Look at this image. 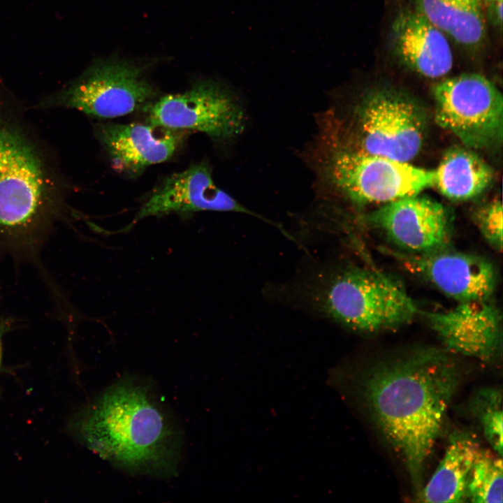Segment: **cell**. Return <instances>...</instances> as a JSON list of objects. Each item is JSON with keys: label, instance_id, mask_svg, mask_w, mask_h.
Returning a JSON list of instances; mask_svg holds the SVG:
<instances>
[{"label": "cell", "instance_id": "6da1fadb", "mask_svg": "<svg viewBox=\"0 0 503 503\" xmlns=\"http://www.w3.org/2000/svg\"><path fill=\"white\" fill-rule=\"evenodd\" d=\"M460 381L447 351L420 349L367 372L364 398L379 430L402 459L416 492Z\"/></svg>", "mask_w": 503, "mask_h": 503}, {"label": "cell", "instance_id": "7a4b0ae2", "mask_svg": "<svg viewBox=\"0 0 503 503\" xmlns=\"http://www.w3.org/2000/svg\"><path fill=\"white\" fill-rule=\"evenodd\" d=\"M68 192L54 152L0 75V248L34 255L69 214Z\"/></svg>", "mask_w": 503, "mask_h": 503}, {"label": "cell", "instance_id": "3957f363", "mask_svg": "<svg viewBox=\"0 0 503 503\" xmlns=\"http://www.w3.org/2000/svg\"><path fill=\"white\" fill-rule=\"evenodd\" d=\"M74 427L87 448L124 472L159 478L177 473L182 432L150 381H117L83 409Z\"/></svg>", "mask_w": 503, "mask_h": 503}, {"label": "cell", "instance_id": "277c9868", "mask_svg": "<svg viewBox=\"0 0 503 503\" xmlns=\"http://www.w3.org/2000/svg\"><path fill=\"white\" fill-rule=\"evenodd\" d=\"M314 296L319 309L328 317L361 333L399 328L419 316L421 312L398 281L359 266L329 274Z\"/></svg>", "mask_w": 503, "mask_h": 503}, {"label": "cell", "instance_id": "5b68a950", "mask_svg": "<svg viewBox=\"0 0 503 503\" xmlns=\"http://www.w3.org/2000/svg\"><path fill=\"white\" fill-rule=\"evenodd\" d=\"M318 175L326 187L356 204H386L432 186L433 170L364 152L319 136Z\"/></svg>", "mask_w": 503, "mask_h": 503}, {"label": "cell", "instance_id": "8992f818", "mask_svg": "<svg viewBox=\"0 0 503 503\" xmlns=\"http://www.w3.org/2000/svg\"><path fill=\"white\" fill-rule=\"evenodd\" d=\"M156 96L138 66L123 61H97L75 79L43 97L37 109L75 110L110 119L147 108Z\"/></svg>", "mask_w": 503, "mask_h": 503}, {"label": "cell", "instance_id": "52a82bcc", "mask_svg": "<svg viewBox=\"0 0 503 503\" xmlns=\"http://www.w3.org/2000/svg\"><path fill=\"white\" fill-rule=\"evenodd\" d=\"M435 119L467 147L491 148L501 144L503 98L490 80L478 73H462L432 87Z\"/></svg>", "mask_w": 503, "mask_h": 503}, {"label": "cell", "instance_id": "ba28073f", "mask_svg": "<svg viewBox=\"0 0 503 503\" xmlns=\"http://www.w3.org/2000/svg\"><path fill=\"white\" fill-rule=\"evenodd\" d=\"M357 106L356 149L407 163L418 155L427 131L425 112L418 101L397 89L379 87L367 92Z\"/></svg>", "mask_w": 503, "mask_h": 503}, {"label": "cell", "instance_id": "9c48e42d", "mask_svg": "<svg viewBox=\"0 0 503 503\" xmlns=\"http://www.w3.org/2000/svg\"><path fill=\"white\" fill-rule=\"evenodd\" d=\"M147 110L148 123L201 132L220 143L235 138L245 125V112L235 96L212 80H201L183 93L163 96Z\"/></svg>", "mask_w": 503, "mask_h": 503}, {"label": "cell", "instance_id": "30bf717a", "mask_svg": "<svg viewBox=\"0 0 503 503\" xmlns=\"http://www.w3.org/2000/svg\"><path fill=\"white\" fill-rule=\"evenodd\" d=\"M403 268L458 302L490 300L497 272L486 258L449 249L413 254L384 248Z\"/></svg>", "mask_w": 503, "mask_h": 503}, {"label": "cell", "instance_id": "8fae6325", "mask_svg": "<svg viewBox=\"0 0 503 503\" xmlns=\"http://www.w3.org/2000/svg\"><path fill=\"white\" fill-rule=\"evenodd\" d=\"M368 221L405 252L426 253L448 247L452 223L446 207L416 194L384 204Z\"/></svg>", "mask_w": 503, "mask_h": 503}, {"label": "cell", "instance_id": "7c38bea8", "mask_svg": "<svg viewBox=\"0 0 503 503\" xmlns=\"http://www.w3.org/2000/svg\"><path fill=\"white\" fill-rule=\"evenodd\" d=\"M447 351L493 363L501 358L502 316L490 300L458 302L444 311H424Z\"/></svg>", "mask_w": 503, "mask_h": 503}, {"label": "cell", "instance_id": "4fadbf2b", "mask_svg": "<svg viewBox=\"0 0 503 503\" xmlns=\"http://www.w3.org/2000/svg\"><path fill=\"white\" fill-rule=\"evenodd\" d=\"M206 210L244 213L277 226L219 188L212 178L210 167L204 162L166 177L143 205L131 225L149 216Z\"/></svg>", "mask_w": 503, "mask_h": 503}, {"label": "cell", "instance_id": "5bb4252c", "mask_svg": "<svg viewBox=\"0 0 503 503\" xmlns=\"http://www.w3.org/2000/svg\"><path fill=\"white\" fill-rule=\"evenodd\" d=\"M182 131L149 124H100L96 136L112 166L129 176L170 159L178 148Z\"/></svg>", "mask_w": 503, "mask_h": 503}, {"label": "cell", "instance_id": "9a60e30c", "mask_svg": "<svg viewBox=\"0 0 503 503\" xmlns=\"http://www.w3.org/2000/svg\"><path fill=\"white\" fill-rule=\"evenodd\" d=\"M391 45L401 64L424 77L442 78L452 68L453 56L446 36L414 9L395 17Z\"/></svg>", "mask_w": 503, "mask_h": 503}, {"label": "cell", "instance_id": "2e32d148", "mask_svg": "<svg viewBox=\"0 0 503 503\" xmlns=\"http://www.w3.org/2000/svg\"><path fill=\"white\" fill-rule=\"evenodd\" d=\"M480 450L475 437L468 432L452 433L441 462L419 493L421 501L467 502L469 475Z\"/></svg>", "mask_w": 503, "mask_h": 503}, {"label": "cell", "instance_id": "e0dca14e", "mask_svg": "<svg viewBox=\"0 0 503 503\" xmlns=\"http://www.w3.org/2000/svg\"><path fill=\"white\" fill-rule=\"evenodd\" d=\"M432 186L444 197L465 201L483 194L494 179L493 168L467 147H453L433 170Z\"/></svg>", "mask_w": 503, "mask_h": 503}, {"label": "cell", "instance_id": "ac0fdd59", "mask_svg": "<svg viewBox=\"0 0 503 503\" xmlns=\"http://www.w3.org/2000/svg\"><path fill=\"white\" fill-rule=\"evenodd\" d=\"M414 10L463 47L476 48L485 38L481 0H414Z\"/></svg>", "mask_w": 503, "mask_h": 503}, {"label": "cell", "instance_id": "d6986e66", "mask_svg": "<svg viewBox=\"0 0 503 503\" xmlns=\"http://www.w3.org/2000/svg\"><path fill=\"white\" fill-rule=\"evenodd\" d=\"M502 456L481 449L469 475L467 500L479 503L502 502Z\"/></svg>", "mask_w": 503, "mask_h": 503}, {"label": "cell", "instance_id": "ffe728a7", "mask_svg": "<svg viewBox=\"0 0 503 503\" xmlns=\"http://www.w3.org/2000/svg\"><path fill=\"white\" fill-rule=\"evenodd\" d=\"M470 408L494 451L502 455V395L496 388H483L472 397Z\"/></svg>", "mask_w": 503, "mask_h": 503}, {"label": "cell", "instance_id": "44dd1931", "mask_svg": "<svg viewBox=\"0 0 503 503\" xmlns=\"http://www.w3.org/2000/svg\"><path fill=\"white\" fill-rule=\"evenodd\" d=\"M475 221L481 235L488 244L497 252L502 249V205L494 200L480 208L475 214Z\"/></svg>", "mask_w": 503, "mask_h": 503}, {"label": "cell", "instance_id": "7402d4cb", "mask_svg": "<svg viewBox=\"0 0 503 503\" xmlns=\"http://www.w3.org/2000/svg\"><path fill=\"white\" fill-rule=\"evenodd\" d=\"M485 15L495 27L502 29V0H481Z\"/></svg>", "mask_w": 503, "mask_h": 503}, {"label": "cell", "instance_id": "603a6c76", "mask_svg": "<svg viewBox=\"0 0 503 503\" xmlns=\"http://www.w3.org/2000/svg\"><path fill=\"white\" fill-rule=\"evenodd\" d=\"M11 326V321L6 319V317H3L2 316H0V366L1 364V359H2V338L3 335L9 330H10Z\"/></svg>", "mask_w": 503, "mask_h": 503}]
</instances>
